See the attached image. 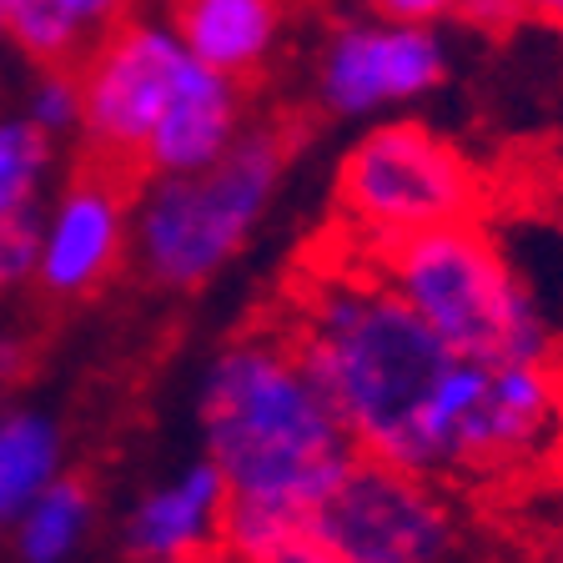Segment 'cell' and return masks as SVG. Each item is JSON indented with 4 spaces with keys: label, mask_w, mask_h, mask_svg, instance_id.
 <instances>
[{
    "label": "cell",
    "mask_w": 563,
    "mask_h": 563,
    "mask_svg": "<svg viewBox=\"0 0 563 563\" xmlns=\"http://www.w3.org/2000/svg\"><path fill=\"white\" fill-rule=\"evenodd\" d=\"M267 322L322 383L357 448L422 478L523 468L563 443V383L549 357H463L347 232L297 262Z\"/></svg>",
    "instance_id": "6da1fadb"
},
{
    "label": "cell",
    "mask_w": 563,
    "mask_h": 563,
    "mask_svg": "<svg viewBox=\"0 0 563 563\" xmlns=\"http://www.w3.org/2000/svg\"><path fill=\"white\" fill-rule=\"evenodd\" d=\"M211 463L242 498L328 504L342 473L363 457L352 428L307 363L272 322L232 342L201 398Z\"/></svg>",
    "instance_id": "7a4b0ae2"
},
{
    "label": "cell",
    "mask_w": 563,
    "mask_h": 563,
    "mask_svg": "<svg viewBox=\"0 0 563 563\" xmlns=\"http://www.w3.org/2000/svg\"><path fill=\"white\" fill-rule=\"evenodd\" d=\"M357 252L463 357L508 363V357H549L559 347V332L539 312L504 242L483 232L473 217L393 242H357Z\"/></svg>",
    "instance_id": "3957f363"
},
{
    "label": "cell",
    "mask_w": 563,
    "mask_h": 563,
    "mask_svg": "<svg viewBox=\"0 0 563 563\" xmlns=\"http://www.w3.org/2000/svg\"><path fill=\"white\" fill-rule=\"evenodd\" d=\"M302 121L272 117L242 141H227L197 176L172 172L146 211V277L162 287H197L222 267L267 207L282 166L302 146Z\"/></svg>",
    "instance_id": "277c9868"
},
{
    "label": "cell",
    "mask_w": 563,
    "mask_h": 563,
    "mask_svg": "<svg viewBox=\"0 0 563 563\" xmlns=\"http://www.w3.org/2000/svg\"><path fill=\"white\" fill-rule=\"evenodd\" d=\"M338 222L357 242H393L478 207V176L463 156L418 121L367 131L338 166Z\"/></svg>",
    "instance_id": "5b68a950"
},
{
    "label": "cell",
    "mask_w": 563,
    "mask_h": 563,
    "mask_svg": "<svg viewBox=\"0 0 563 563\" xmlns=\"http://www.w3.org/2000/svg\"><path fill=\"white\" fill-rule=\"evenodd\" d=\"M433 483L438 478L363 453L322 504L332 563H418L453 553L457 523Z\"/></svg>",
    "instance_id": "8992f818"
},
{
    "label": "cell",
    "mask_w": 563,
    "mask_h": 563,
    "mask_svg": "<svg viewBox=\"0 0 563 563\" xmlns=\"http://www.w3.org/2000/svg\"><path fill=\"white\" fill-rule=\"evenodd\" d=\"M187 60L191 56L172 51V41L146 31L136 21V11H121L111 21H101V35H96L81 76H76L86 136L152 146L156 121H162Z\"/></svg>",
    "instance_id": "52a82bcc"
},
{
    "label": "cell",
    "mask_w": 563,
    "mask_h": 563,
    "mask_svg": "<svg viewBox=\"0 0 563 563\" xmlns=\"http://www.w3.org/2000/svg\"><path fill=\"white\" fill-rule=\"evenodd\" d=\"M443 81V46L412 21L347 25L322 66V101L342 117L433 91Z\"/></svg>",
    "instance_id": "ba28073f"
},
{
    "label": "cell",
    "mask_w": 563,
    "mask_h": 563,
    "mask_svg": "<svg viewBox=\"0 0 563 563\" xmlns=\"http://www.w3.org/2000/svg\"><path fill=\"white\" fill-rule=\"evenodd\" d=\"M126 201L101 191L86 176H70L66 207H60L56 236H51L41 292L46 302H96L126 267Z\"/></svg>",
    "instance_id": "9c48e42d"
},
{
    "label": "cell",
    "mask_w": 563,
    "mask_h": 563,
    "mask_svg": "<svg viewBox=\"0 0 563 563\" xmlns=\"http://www.w3.org/2000/svg\"><path fill=\"white\" fill-rule=\"evenodd\" d=\"M166 5L201 66L222 70L236 86L257 81L262 56L282 25V0H166Z\"/></svg>",
    "instance_id": "30bf717a"
},
{
    "label": "cell",
    "mask_w": 563,
    "mask_h": 563,
    "mask_svg": "<svg viewBox=\"0 0 563 563\" xmlns=\"http://www.w3.org/2000/svg\"><path fill=\"white\" fill-rule=\"evenodd\" d=\"M236 106H242V86L227 81L222 70L201 66V60L191 56L172 91V101H166L162 121H156V136H152L156 166H162V172L207 166L211 156L232 141Z\"/></svg>",
    "instance_id": "8fae6325"
},
{
    "label": "cell",
    "mask_w": 563,
    "mask_h": 563,
    "mask_svg": "<svg viewBox=\"0 0 563 563\" xmlns=\"http://www.w3.org/2000/svg\"><path fill=\"white\" fill-rule=\"evenodd\" d=\"M222 498V468L191 473L176 493H162L131 523V553H166V559H211V518Z\"/></svg>",
    "instance_id": "7c38bea8"
},
{
    "label": "cell",
    "mask_w": 563,
    "mask_h": 563,
    "mask_svg": "<svg viewBox=\"0 0 563 563\" xmlns=\"http://www.w3.org/2000/svg\"><path fill=\"white\" fill-rule=\"evenodd\" d=\"M51 428L35 418H15L0 428V518L21 504L25 493H35V483L51 468Z\"/></svg>",
    "instance_id": "4fadbf2b"
},
{
    "label": "cell",
    "mask_w": 563,
    "mask_h": 563,
    "mask_svg": "<svg viewBox=\"0 0 563 563\" xmlns=\"http://www.w3.org/2000/svg\"><path fill=\"white\" fill-rule=\"evenodd\" d=\"M86 504H91V483H86L81 473H70L66 483H56V488L41 498L35 518L25 523V553H31V559H56V553H66L70 533L81 528Z\"/></svg>",
    "instance_id": "5bb4252c"
},
{
    "label": "cell",
    "mask_w": 563,
    "mask_h": 563,
    "mask_svg": "<svg viewBox=\"0 0 563 563\" xmlns=\"http://www.w3.org/2000/svg\"><path fill=\"white\" fill-rule=\"evenodd\" d=\"M41 162H46V121L0 126V211L25 207V191H31Z\"/></svg>",
    "instance_id": "9a60e30c"
},
{
    "label": "cell",
    "mask_w": 563,
    "mask_h": 563,
    "mask_svg": "<svg viewBox=\"0 0 563 563\" xmlns=\"http://www.w3.org/2000/svg\"><path fill=\"white\" fill-rule=\"evenodd\" d=\"M35 267V227L25 207L0 211V287H15Z\"/></svg>",
    "instance_id": "2e32d148"
},
{
    "label": "cell",
    "mask_w": 563,
    "mask_h": 563,
    "mask_svg": "<svg viewBox=\"0 0 563 563\" xmlns=\"http://www.w3.org/2000/svg\"><path fill=\"white\" fill-rule=\"evenodd\" d=\"M457 15L478 31H508L514 21H523V0H457Z\"/></svg>",
    "instance_id": "e0dca14e"
},
{
    "label": "cell",
    "mask_w": 563,
    "mask_h": 563,
    "mask_svg": "<svg viewBox=\"0 0 563 563\" xmlns=\"http://www.w3.org/2000/svg\"><path fill=\"white\" fill-rule=\"evenodd\" d=\"M383 21H412V25H428L433 15L457 11V0H367Z\"/></svg>",
    "instance_id": "ac0fdd59"
},
{
    "label": "cell",
    "mask_w": 563,
    "mask_h": 563,
    "mask_svg": "<svg viewBox=\"0 0 563 563\" xmlns=\"http://www.w3.org/2000/svg\"><path fill=\"white\" fill-rule=\"evenodd\" d=\"M523 15L543 25H563V0H523Z\"/></svg>",
    "instance_id": "d6986e66"
},
{
    "label": "cell",
    "mask_w": 563,
    "mask_h": 563,
    "mask_svg": "<svg viewBox=\"0 0 563 563\" xmlns=\"http://www.w3.org/2000/svg\"><path fill=\"white\" fill-rule=\"evenodd\" d=\"M5 11H11V0H0V25H5Z\"/></svg>",
    "instance_id": "ffe728a7"
}]
</instances>
